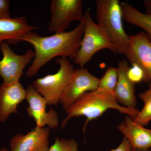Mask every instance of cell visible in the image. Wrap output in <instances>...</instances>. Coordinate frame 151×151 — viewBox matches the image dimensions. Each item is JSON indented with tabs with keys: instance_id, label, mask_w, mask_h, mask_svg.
<instances>
[{
	"instance_id": "obj_1",
	"label": "cell",
	"mask_w": 151,
	"mask_h": 151,
	"mask_svg": "<svg viewBox=\"0 0 151 151\" xmlns=\"http://www.w3.org/2000/svg\"><path fill=\"white\" fill-rule=\"evenodd\" d=\"M85 28V19L69 32L55 33L50 36L42 37L34 31L26 34L19 39L33 47L35 57L26 76L32 77L42 66L56 57L75 59L80 48Z\"/></svg>"
},
{
	"instance_id": "obj_2",
	"label": "cell",
	"mask_w": 151,
	"mask_h": 151,
	"mask_svg": "<svg viewBox=\"0 0 151 151\" xmlns=\"http://www.w3.org/2000/svg\"><path fill=\"white\" fill-rule=\"evenodd\" d=\"M109 109H116L133 119L139 112L137 108L132 109L120 105L114 94L97 89L84 93L65 110L66 117L61 122V127L64 129L72 118L84 116L86 118L83 128L84 133L89 122L99 118Z\"/></svg>"
},
{
	"instance_id": "obj_3",
	"label": "cell",
	"mask_w": 151,
	"mask_h": 151,
	"mask_svg": "<svg viewBox=\"0 0 151 151\" xmlns=\"http://www.w3.org/2000/svg\"><path fill=\"white\" fill-rule=\"evenodd\" d=\"M96 13L97 24L118 47L120 53L125 55L129 45V35L123 27L120 1L97 0Z\"/></svg>"
},
{
	"instance_id": "obj_4",
	"label": "cell",
	"mask_w": 151,
	"mask_h": 151,
	"mask_svg": "<svg viewBox=\"0 0 151 151\" xmlns=\"http://www.w3.org/2000/svg\"><path fill=\"white\" fill-rule=\"evenodd\" d=\"M85 28L80 48L74 62L84 68L96 52L102 49H108L120 53L119 49L93 21L89 10L84 13Z\"/></svg>"
},
{
	"instance_id": "obj_5",
	"label": "cell",
	"mask_w": 151,
	"mask_h": 151,
	"mask_svg": "<svg viewBox=\"0 0 151 151\" xmlns=\"http://www.w3.org/2000/svg\"><path fill=\"white\" fill-rule=\"evenodd\" d=\"M56 63L60 66L56 73L38 78L32 82L35 90L47 101V106L58 105L75 70L67 58H57Z\"/></svg>"
},
{
	"instance_id": "obj_6",
	"label": "cell",
	"mask_w": 151,
	"mask_h": 151,
	"mask_svg": "<svg viewBox=\"0 0 151 151\" xmlns=\"http://www.w3.org/2000/svg\"><path fill=\"white\" fill-rule=\"evenodd\" d=\"M82 0H52L50 4L51 21L50 32L55 33L65 32L73 21L79 22L84 19Z\"/></svg>"
},
{
	"instance_id": "obj_7",
	"label": "cell",
	"mask_w": 151,
	"mask_h": 151,
	"mask_svg": "<svg viewBox=\"0 0 151 151\" xmlns=\"http://www.w3.org/2000/svg\"><path fill=\"white\" fill-rule=\"evenodd\" d=\"M0 50L3 55L0 60V76L3 79V83L19 81L26 66L34 59L35 51L29 49L24 54H16L6 42L1 45Z\"/></svg>"
},
{
	"instance_id": "obj_8",
	"label": "cell",
	"mask_w": 151,
	"mask_h": 151,
	"mask_svg": "<svg viewBox=\"0 0 151 151\" xmlns=\"http://www.w3.org/2000/svg\"><path fill=\"white\" fill-rule=\"evenodd\" d=\"M99 80L87 68L75 69L60 100L63 109L66 110L86 92L97 89Z\"/></svg>"
},
{
	"instance_id": "obj_9",
	"label": "cell",
	"mask_w": 151,
	"mask_h": 151,
	"mask_svg": "<svg viewBox=\"0 0 151 151\" xmlns=\"http://www.w3.org/2000/svg\"><path fill=\"white\" fill-rule=\"evenodd\" d=\"M26 99L29 106L27 108V115L35 120L36 127H43L47 126L50 129L58 127L59 121L58 115L54 109L47 112V101L35 90L32 85L26 89Z\"/></svg>"
},
{
	"instance_id": "obj_10",
	"label": "cell",
	"mask_w": 151,
	"mask_h": 151,
	"mask_svg": "<svg viewBox=\"0 0 151 151\" xmlns=\"http://www.w3.org/2000/svg\"><path fill=\"white\" fill-rule=\"evenodd\" d=\"M131 64L142 68L145 74V82L151 81V42L145 32L129 35L128 48L125 54Z\"/></svg>"
},
{
	"instance_id": "obj_11",
	"label": "cell",
	"mask_w": 151,
	"mask_h": 151,
	"mask_svg": "<svg viewBox=\"0 0 151 151\" xmlns=\"http://www.w3.org/2000/svg\"><path fill=\"white\" fill-rule=\"evenodd\" d=\"M50 128L36 127L25 135L17 134L11 139L10 151H47Z\"/></svg>"
},
{
	"instance_id": "obj_12",
	"label": "cell",
	"mask_w": 151,
	"mask_h": 151,
	"mask_svg": "<svg viewBox=\"0 0 151 151\" xmlns=\"http://www.w3.org/2000/svg\"><path fill=\"white\" fill-rule=\"evenodd\" d=\"M26 89L19 81L3 83L0 86V122L4 123L12 113H18L17 106L26 99Z\"/></svg>"
},
{
	"instance_id": "obj_13",
	"label": "cell",
	"mask_w": 151,
	"mask_h": 151,
	"mask_svg": "<svg viewBox=\"0 0 151 151\" xmlns=\"http://www.w3.org/2000/svg\"><path fill=\"white\" fill-rule=\"evenodd\" d=\"M129 68L125 59L119 61L118 64V78L114 95L118 103L127 108H136L137 105L135 84L129 80L127 72Z\"/></svg>"
},
{
	"instance_id": "obj_14",
	"label": "cell",
	"mask_w": 151,
	"mask_h": 151,
	"mask_svg": "<svg viewBox=\"0 0 151 151\" xmlns=\"http://www.w3.org/2000/svg\"><path fill=\"white\" fill-rule=\"evenodd\" d=\"M118 130L129 141L132 149L147 150L151 148V129L137 124L129 116L120 123Z\"/></svg>"
},
{
	"instance_id": "obj_15",
	"label": "cell",
	"mask_w": 151,
	"mask_h": 151,
	"mask_svg": "<svg viewBox=\"0 0 151 151\" xmlns=\"http://www.w3.org/2000/svg\"><path fill=\"white\" fill-rule=\"evenodd\" d=\"M37 28L30 25L24 17L0 19V45L6 41L10 43H18L22 36Z\"/></svg>"
},
{
	"instance_id": "obj_16",
	"label": "cell",
	"mask_w": 151,
	"mask_h": 151,
	"mask_svg": "<svg viewBox=\"0 0 151 151\" xmlns=\"http://www.w3.org/2000/svg\"><path fill=\"white\" fill-rule=\"evenodd\" d=\"M121 6L123 19L128 23L143 29L151 42V16L126 2H121Z\"/></svg>"
},
{
	"instance_id": "obj_17",
	"label": "cell",
	"mask_w": 151,
	"mask_h": 151,
	"mask_svg": "<svg viewBox=\"0 0 151 151\" xmlns=\"http://www.w3.org/2000/svg\"><path fill=\"white\" fill-rule=\"evenodd\" d=\"M139 97L144 103V107L133 120L135 123L144 127L151 121V87L141 93Z\"/></svg>"
},
{
	"instance_id": "obj_18",
	"label": "cell",
	"mask_w": 151,
	"mask_h": 151,
	"mask_svg": "<svg viewBox=\"0 0 151 151\" xmlns=\"http://www.w3.org/2000/svg\"><path fill=\"white\" fill-rule=\"evenodd\" d=\"M118 78L117 68L110 67L99 80L97 89L114 94Z\"/></svg>"
},
{
	"instance_id": "obj_19",
	"label": "cell",
	"mask_w": 151,
	"mask_h": 151,
	"mask_svg": "<svg viewBox=\"0 0 151 151\" xmlns=\"http://www.w3.org/2000/svg\"><path fill=\"white\" fill-rule=\"evenodd\" d=\"M47 151H80L78 145L76 140L73 139H60L55 138V142L50 147Z\"/></svg>"
},
{
	"instance_id": "obj_20",
	"label": "cell",
	"mask_w": 151,
	"mask_h": 151,
	"mask_svg": "<svg viewBox=\"0 0 151 151\" xmlns=\"http://www.w3.org/2000/svg\"><path fill=\"white\" fill-rule=\"evenodd\" d=\"M129 68L127 74L129 80L134 84L145 82V74L142 68L136 64H132Z\"/></svg>"
},
{
	"instance_id": "obj_21",
	"label": "cell",
	"mask_w": 151,
	"mask_h": 151,
	"mask_svg": "<svg viewBox=\"0 0 151 151\" xmlns=\"http://www.w3.org/2000/svg\"><path fill=\"white\" fill-rule=\"evenodd\" d=\"M10 2L8 0H0V19L11 18Z\"/></svg>"
},
{
	"instance_id": "obj_22",
	"label": "cell",
	"mask_w": 151,
	"mask_h": 151,
	"mask_svg": "<svg viewBox=\"0 0 151 151\" xmlns=\"http://www.w3.org/2000/svg\"><path fill=\"white\" fill-rule=\"evenodd\" d=\"M110 151H132V148L129 141L124 137L120 145L116 148Z\"/></svg>"
},
{
	"instance_id": "obj_23",
	"label": "cell",
	"mask_w": 151,
	"mask_h": 151,
	"mask_svg": "<svg viewBox=\"0 0 151 151\" xmlns=\"http://www.w3.org/2000/svg\"><path fill=\"white\" fill-rule=\"evenodd\" d=\"M144 4L146 8V14L151 16V0H145Z\"/></svg>"
},
{
	"instance_id": "obj_24",
	"label": "cell",
	"mask_w": 151,
	"mask_h": 151,
	"mask_svg": "<svg viewBox=\"0 0 151 151\" xmlns=\"http://www.w3.org/2000/svg\"><path fill=\"white\" fill-rule=\"evenodd\" d=\"M132 151H151L150 149L141 150V149H132Z\"/></svg>"
},
{
	"instance_id": "obj_25",
	"label": "cell",
	"mask_w": 151,
	"mask_h": 151,
	"mask_svg": "<svg viewBox=\"0 0 151 151\" xmlns=\"http://www.w3.org/2000/svg\"><path fill=\"white\" fill-rule=\"evenodd\" d=\"M0 151H9V150L7 149L6 148H3L0 150Z\"/></svg>"
},
{
	"instance_id": "obj_26",
	"label": "cell",
	"mask_w": 151,
	"mask_h": 151,
	"mask_svg": "<svg viewBox=\"0 0 151 151\" xmlns=\"http://www.w3.org/2000/svg\"><path fill=\"white\" fill-rule=\"evenodd\" d=\"M149 87H151V81L150 82V84H149Z\"/></svg>"
}]
</instances>
